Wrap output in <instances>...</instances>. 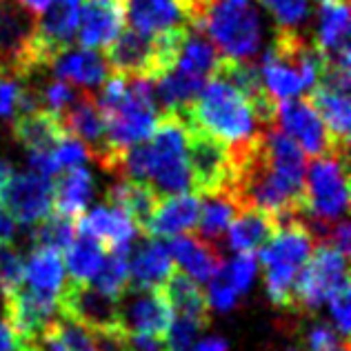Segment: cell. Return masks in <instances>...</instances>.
I'll use <instances>...</instances> for the list:
<instances>
[{
	"mask_svg": "<svg viewBox=\"0 0 351 351\" xmlns=\"http://www.w3.org/2000/svg\"><path fill=\"white\" fill-rule=\"evenodd\" d=\"M320 64L322 56L316 45L300 36L298 29L280 27L263 58L261 76L271 98L280 103L316 85Z\"/></svg>",
	"mask_w": 351,
	"mask_h": 351,
	"instance_id": "obj_1",
	"label": "cell"
},
{
	"mask_svg": "<svg viewBox=\"0 0 351 351\" xmlns=\"http://www.w3.org/2000/svg\"><path fill=\"white\" fill-rule=\"evenodd\" d=\"M313 238L300 216L278 223L271 240L261 249L265 291L274 307L293 311V285L313 252Z\"/></svg>",
	"mask_w": 351,
	"mask_h": 351,
	"instance_id": "obj_2",
	"label": "cell"
},
{
	"mask_svg": "<svg viewBox=\"0 0 351 351\" xmlns=\"http://www.w3.org/2000/svg\"><path fill=\"white\" fill-rule=\"evenodd\" d=\"M182 123H191L220 138L229 147L245 143L261 132V125L247 100L225 80L211 78L189 109L176 114Z\"/></svg>",
	"mask_w": 351,
	"mask_h": 351,
	"instance_id": "obj_3",
	"label": "cell"
},
{
	"mask_svg": "<svg viewBox=\"0 0 351 351\" xmlns=\"http://www.w3.org/2000/svg\"><path fill=\"white\" fill-rule=\"evenodd\" d=\"M147 145V182L158 196H176L191 191V173L184 147V123L169 112H162Z\"/></svg>",
	"mask_w": 351,
	"mask_h": 351,
	"instance_id": "obj_4",
	"label": "cell"
},
{
	"mask_svg": "<svg viewBox=\"0 0 351 351\" xmlns=\"http://www.w3.org/2000/svg\"><path fill=\"white\" fill-rule=\"evenodd\" d=\"M200 32L209 36L225 58L252 60L261 49V18L249 3L211 0L202 12Z\"/></svg>",
	"mask_w": 351,
	"mask_h": 351,
	"instance_id": "obj_5",
	"label": "cell"
},
{
	"mask_svg": "<svg viewBox=\"0 0 351 351\" xmlns=\"http://www.w3.org/2000/svg\"><path fill=\"white\" fill-rule=\"evenodd\" d=\"M349 285L347 256L338 249L318 245L313 247L309 261L304 263L293 285V313H313L338 289Z\"/></svg>",
	"mask_w": 351,
	"mask_h": 351,
	"instance_id": "obj_6",
	"label": "cell"
},
{
	"mask_svg": "<svg viewBox=\"0 0 351 351\" xmlns=\"http://www.w3.org/2000/svg\"><path fill=\"white\" fill-rule=\"evenodd\" d=\"M349 176L347 156L313 158L304 182V214L318 220L347 218Z\"/></svg>",
	"mask_w": 351,
	"mask_h": 351,
	"instance_id": "obj_7",
	"label": "cell"
},
{
	"mask_svg": "<svg viewBox=\"0 0 351 351\" xmlns=\"http://www.w3.org/2000/svg\"><path fill=\"white\" fill-rule=\"evenodd\" d=\"M184 147L191 173V189L202 196L225 193L232 182V154L229 145L205 129L184 123Z\"/></svg>",
	"mask_w": 351,
	"mask_h": 351,
	"instance_id": "obj_8",
	"label": "cell"
},
{
	"mask_svg": "<svg viewBox=\"0 0 351 351\" xmlns=\"http://www.w3.org/2000/svg\"><path fill=\"white\" fill-rule=\"evenodd\" d=\"M58 313L89 329L91 334H112L123 329L120 298L100 291L91 282H67L58 293Z\"/></svg>",
	"mask_w": 351,
	"mask_h": 351,
	"instance_id": "obj_9",
	"label": "cell"
},
{
	"mask_svg": "<svg viewBox=\"0 0 351 351\" xmlns=\"http://www.w3.org/2000/svg\"><path fill=\"white\" fill-rule=\"evenodd\" d=\"M36 16L23 9L16 0L0 5V69L18 80L32 76L29 45Z\"/></svg>",
	"mask_w": 351,
	"mask_h": 351,
	"instance_id": "obj_10",
	"label": "cell"
},
{
	"mask_svg": "<svg viewBox=\"0 0 351 351\" xmlns=\"http://www.w3.org/2000/svg\"><path fill=\"white\" fill-rule=\"evenodd\" d=\"M276 127L282 134H287L302 152H307L313 158H320V156H347L334 147L320 116L313 112L307 98L280 100L278 112H276Z\"/></svg>",
	"mask_w": 351,
	"mask_h": 351,
	"instance_id": "obj_11",
	"label": "cell"
},
{
	"mask_svg": "<svg viewBox=\"0 0 351 351\" xmlns=\"http://www.w3.org/2000/svg\"><path fill=\"white\" fill-rule=\"evenodd\" d=\"M3 318L16 329V334L34 345L45 327L58 318V295L40 293L21 285L3 298Z\"/></svg>",
	"mask_w": 351,
	"mask_h": 351,
	"instance_id": "obj_12",
	"label": "cell"
},
{
	"mask_svg": "<svg viewBox=\"0 0 351 351\" xmlns=\"http://www.w3.org/2000/svg\"><path fill=\"white\" fill-rule=\"evenodd\" d=\"M0 202L7 207L14 220L23 227H34L45 216L51 214L53 189L51 180L34 171L14 173L5 187Z\"/></svg>",
	"mask_w": 351,
	"mask_h": 351,
	"instance_id": "obj_13",
	"label": "cell"
},
{
	"mask_svg": "<svg viewBox=\"0 0 351 351\" xmlns=\"http://www.w3.org/2000/svg\"><path fill=\"white\" fill-rule=\"evenodd\" d=\"M107 69L112 76L120 78H141L156 82V56H154V36L138 29H123L116 40L107 47Z\"/></svg>",
	"mask_w": 351,
	"mask_h": 351,
	"instance_id": "obj_14",
	"label": "cell"
},
{
	"mask_svg": "<svg viewBox=\"0 0 351 351\" xmlns=\"http://www.w3.org/2000/svg\"><path fill=\"white\" fill-rule=\"evenodd\" d=\"M120 318H123V329L129 334L165 338L171 327L173 311L160 289L127 291L120 298Z\"/></svg>",
	"mask_w": 351,
	"mask_h": 351,
	"instance_id": "obj_15",
	"label": "cell"
},
{
	"mask_svg": "<svg viewBox=\"0 0 351 351\" xmlns=\"http://www.w3.org/2000/svg\"><path fill=\"white\" fill-rule=\"evenodd\" d=\"M316 49L325 62L349 69V0H318Z\"/></svg>",
	"mask_w": 351,
	"mask_h": 351,
	"instance_id": "obj_16",
	"label": "cell"
},
{
	"mask_svg": "<svg viewBox=\"0 0 351 351\" xmlns=\"http://www.w3.org/2000/svg\"><path fill=\"white\" fill-rule=\"evenodd\" d=\"M78 43L82 49H107L125 29L127 9L120 0H85L80 9Z\"/></svg>",
	"mask_w": 351,
	"mask_h": 351,
	"instance_id": "obj_17",
	"label": "cell"
},
{
	"mask_svg": "<svg viewBox=\"0 0 351 351\" xmlns=\"http://www.w3.org/2000/svg\"><path fill=\"white\" fill-rule=\"evenodd\" d=\"M129 289L127 291H156L169 278L176 265L162 245L156 238H145L138 245L129 247Z\"/></svg>",
	"mask_w": 351,
	"mask_h": 351,
	"instance_id": "obj_18",
	"label": "cell"
},
{
	"mask_svg": "<svg viewBox=\"0 0 351 351\" xmlns=\"http://www.w3.org/2000/svg\"><path fill=\"white\" fill-rule=\"evenodd\" d=\"M12 134L29 154H53L67 132L60 116L45 107H34L12 120Z\"/></svg>",
	"mask_w": 351,
	"mask_h": 351,
	"instance_id": "obj_19",
	"label": "cell"
},
{
	"mask_svg": "<svg viewBox=\"0 0 351 351\" xmlns=\"http://www.w3.org/2000/svg\"><path fill=\"white\" fill-rule=\"evenodd\" d=\"M167 252L173 265H178V269L191 276L196 282H209L211 276L223 265V258H220L223 252L207 240H202L198 234L173 236L167 245Z\"/></svg>",
	"mask_w": 351,
	"mask_h": 351,
	"instance_id": "obj_20",
	"label": "cell"
},
{
	"mask_svg": "<svg viewBox=\"0 0 351 351\" xmlns=\"http://www.w3.org/2000/svg\"><path fill=\"white\" fill-rule=\"evenodd\" d=\"M200 200L193 193H176L160 198L145 234L149 238H173L198 225Z\"/></svg>",
	"mask_w": 351,
	"mask_h": 351,
	"instance_id": "obj_21",
	"label": "cell"
},
{
	"mask_svg": "<svg viewBox=\"0 0 351 351\" xmlns=\"http://www.w3.org/2000/svg\"><path fill=\"white\" fill-rule=\"evenodd\" d=\"M307 103L313 107L325 125L331 143L338 152L347 154L349 147V129H351V105H349V94L345 91H334L320 85H313L309 94L304 96Z\"/></svg>",
	"mask_w": 351,
	"mask_h": 351,
	"instance_id": "obj_22",
	"label": "cell"
},
{
	"mask_svg": "<svg viewBox=\"0 0 351 351\" xmlns=\"http://www.w3.org/2000/svg\"><path fill=\"white\" fill-rule=\"evenodd\" d=\"M76 232L94 238L96 243L107 249H114L132 245L138 229L120 209L112 205H103L89 211V214H82L76 223Z\"/></svg>",
	"mask_w": 351,
	"mask_h": 351,
	"instance_id": "obj_23",
	"label": "cell"
},
{
	"mask_svg": "<svg viewBox=\"0 0 351 351\" xmlns=\"http://www.w3.org/2000/svg\"><path fill=\"white\" fill-rule=\"evenodd\" d=\"M160 196L149 182L118 178L112 187L107 189V205L120 209L123 214L136 225L138 232L145 234L147 225L158 207Z\"/></svg>",
	"mask_w": 351,
	"mask_h": 351,
	"instance_id": "obj_24",
	"label": "cell"
},
{
	"mask_svg": "<svg viewBox=\"0 0 351 351\" xmlns=\"http://www.w3.org/2000/svg\"><path fill=\"white\" fill-rule=\"evenodd\" d=\"M53 73L71 85L85 87H98L103 85L109 76L107 62L96 49H67L51 62Z\"/></svg>",
	"mask_w": 351,
	"mask_h": 351,
	"instance_id": "obj_25",
	"label": "cell"
},
{
	"mask_svg": "<svg viewBox=\"0 0 351 351\" xmlns=\"http://www.w3.org/2000/svg\"><path fill=\"white\" fill-rule=\"evenodd\" d=\"M278 220L258 209H240L229 225V247L238 254H254L269 243Z\"/></svg>",
	"mask_w": 351,
	"mask_h": 351,
	"instance_id": "obj_26",
	"label": "cell"
},
{
	"mask_svg": "<svg viewBox=\"0 0 351 351\" xmlns=\"http://www.w3.org/2000/svg\"><path fill=\"white\" fill-rule=\"evenodd\" d=\"M51 189L56 214L76 220L85 214L91 196H94V178L85 167H71L56 176V182H51Z\"/></svg>",
	"mask_w": 351,
	"mask_h": 351,
	"instance_id": "obj_27",
	"label": "cell"
},
{
	"mask_svg": "<svg viewBox=\"0 0 351 351\" xmlns=\"http://www.w3.org/2000/svg\"><path fill=\"white\" fill-rule=\"evenodd\" d=\"M160 293L165 295V300L171 307V311H176L178 316L184 318H193L202 322V325H209V304L202 289L198 287V282L187 276L184 271H180L178 267L171 271V276L165 285L160 287Z\"/></svg>",
	"mask_w": 351,
	"mask_h": 351,
	"instance_id": "obj_28",
	"label": "cell"
},
{
	"mask_svg": "<svg viewBox=\"0 0 351 351\" xmlns=\"http://www.w3.org/2000/svg\"><path fill=\"white\" fill-rule=\"evenodd\" d=\"M23 282L34 291L58 295L64 287V263L60 252L36 247L25 263Z\"/></svg>",
	"mask_w": 351,
	"mask_h": 351,
	"instance_id": "obj_29",
	"label": "cell"
},
{
	"mask_svg": "<svg viewBox=\"0 0 351 351\" xmlns=\"http://www.w3.org/2000/svg\"><path fill=\"white\" fill-rule=\"evenodd\" d=\"M34 347L38 351H100L96 334L62 316L45 327Z\"/></svg>",
	"mask_w": 351,
	"mask_h": 351,
	"instance_id": "obj_30",
	"label": "cell"
},
{
	"mask_svg": "<svg viewBox=\"0 0 351 351\" xmlns=\"http://www.w3.org/2000/svg\"><path fill=\"white\" fill-rule=\"evenodd\" d=\"M218 58H220L218 49L214 47V43L207 40L205 32L191 29L173 69H180L184 73H189V76H196L200 80L209 82L216 71Z\"/></svg>",
	"mask_w": 351,
	"mask_h": 351,
	"instance_id": "obj_31",
	"label": "cell"
},
{
	"mask_svg": "<svg viewBox=\"0 0 351 351\" xmlns=\"http://www.w3.org/2000/svg\"><path fill=\"white\" fill-rule=\"evenodd\" d=\"M236 214H238V209L227 193L207 196V202L205 205H200V214H198V225H196L198 236L223 252L220 240L225 238L227 229H229V225H232Z\"/></svg>",
	"mask_w": 351,
	"mask_h": 351,
	"instance_id": "obj_32",
	"label": "cell"
},
{
	"mask_svg": "<svg viewBox=\"0 0 351 351\" xmlns=\"http://www.w3.org/2000/svg\"><path fill=\"white\" fill-rule=\"evenodd\" d=\"M105 258V247L94 238L82 236L73 238L71 245L64 249V269L69 271L73 282H91L100 269Z\"/></svg>",
	"mask_w": 351,
	"mask_h": 351,
	"instance_id": "obj_33",
	"label": "cell"
},
{
	"mask_svg": "<svg viewBox=\"0 0 351 351\" xmlns=\"http://www.w3.org/2000/svg\"><path fill=\"white\" fill-rule=\"evenodd\" d=\"M129 247L109 249V256L103 258V265H100V269L94 276V287L114 295V298H123L129 289Z\"/></svg>",
	"mask_w": 351,
	"mask_h": 351,
	"instance_id": "obj_34",
	"label": "cell"
},
{
	"mask_svg": "<svg viewBox=\"0 0 351 351\" xmlns=\"http://www.w3.org/2000/svg\"><path fill=\"white\" fill-rule=\"evenodd\" d=\"M73 236H76V220L60 216V214H49L45 216L40 223L34 225V245L43 249H53V252H64Z\"/></svg>",
	"mask_w": 351,
	"mask_h": 351,
	"instance_id": "obj_35",
	"label": "cell"
},
{
	"mask_svg": "<svg viewBox=\"0 0 351 351\" xmlns=\"http://www.w3.org/2000/svg\"><path fill=\"white\" fill-rule=\"evenodd\" d=\"M295 334L300 336L298 345H302L304 351H349L347 338L340 336L336 327H331L322 320H311L307 329H295Z\"/></svg>",
	"mask_w": 351,
	"mask_h": 351,
	"instance_id": "obj_36",
	"label": "cell"
},
{
	"mask_svg": "<svg viewBox=\"0 0 351 351\" xmlns=\"http://www.w3.org/2000/svg\"><path fill=\"white\" fill-rule=\"evenodd\" d=\"M218 271L225 276L229 287H232L238 295H243L249 291V287H252V282L256 278L258 261L254 254H238L232 263L220 265Z\"/></svg>",
	"mask_w": 351,
	"mask_h": 351,
	"instance_id": "obj_37",
	"label": "cell"
},
{
	"mask_svg": "<svg viewBox=\"0 0 351 351\" xmlns=\"http://www.w3.org/2000/svg\"><path fill=\"white\" fill-rule=\"evenodd\" d=\"M25 263L9 245H0V295L12 293L23 285Z\"/></svg>",
	"mask_w": 351,
	"mask_h": 351,
	"instance_id": "obj_38",
	"label": "cell"
},
{
	"mask_svg": "<svg viewBox=\"0 0 351 351\" xmlns=\"http://www.w3.org/2000/svg\"><path fill=\"white\" fill-rule=\"evenodd\" d=\"M280 27L295 29L309 16V0H261Z\"/></svg>",
	"mask_w": 351,
	"mask_h": 351,
	"instance_id": "obj_39",
	"label": "cell"
},
{
	"mask_svg": "<svg viewBox=\"0 0 351 351\" xmlns=\"http://www.w3.org/2000/svg\"><path fill=\"white\" fill-rule=\"evenodd\" d=\"M205 327L207 325H202V322L193 320V318H184V316H178L176 320H171V327L167 331L169 349L171 351H193V345L198 343L200 331Z\"/></svg>",
	"mask_w": 351,
	"mask_h": 351,
	"instance_id": "obj_40",
	"label": "cell"
},
{
	"mask_svg": "<svg viewBox=\"0 0 351 351\" xmlns=\"http://www.w3.org/2000/svg\"><path fill=\"white\" fill-rule=\"evenodd\" d=\"M51 158H53V162L58 165V169L62 171V169H71V167H82L85 160L89 158V154L85 149V145L67 134L60 141V145L56 147V149H53Z\"/></svg>",
	"mask_w": 351,
	"mask_h": 351,
	"instance_id": "obj_41",
	"label": "cell"
},
{
	"mask_svg": "<svg viewBox=\"0 0 351 351\" xmlns=\"http://www.w3.org/2000/svg\"><path fill=\"white\" fill-rule=\"evenodd\" d=\"M78 94V87L71 85V82L64 80H53L51 85L45 87V91L40 94V105L45 109H49L53 114H60L64 107H67L73 98Z\"/></svg>",
	"mask_w": 351,
	"mask_h": 351,
	"instance_id": "obj_42",
	"label": "cell"
},
{
	"mask_svg": "<svg viewBox=\"0 0 351 351\" xmlns=\"http://www.w3.org/2000/svg\"><path fill=\"white\" fill-rule=\"evenodd\" d=\"M329 311H331V320H334V327L340 336H349V327H351V300H349V285L343 289H338L334 295L329 298Z\"/></svg>",
	"mask_w": 351,
	"mask_h": 351,
	"instance_id": "obj_43",
	"label": "cell"
},
{
	"mask_svg": "<svg viewBox=\"0 0 351 351\" xmlns=\"http://www.w3.org/2000/svg\"><path fill=\"white\" fill-rule=\"evenodd\" d=\"M29 343L18 336L5 318H0V351H25Z\"/></svg>",
	"mask_w": 351,
	"mask_h": 351,
	"instance_id": "obj_44",
	"label": "cell"
},
{
	"mask_svg": "<svg viewBox=\"0 0 351 351\" xmlns=\"http://www.w3.org/2000/svg\"><path fill=\"white\" fill-rule=\"evenodd\" d=\"M16 234H18V223L3 202H0V245H12L16 240Z\"/></svg>",
	"mask_w": 351,
	"mask_h": 351,
	"instance_id": "obj_45",
	"label": "cell"
},
{
	"mask_svg": "<svg viewBox=\"0 0 351 351\" xmlns=\"http://www.w3.org/2000/svg\"><path fill=\"white\" fill-rule=\"evenodd\" d=\"M193 351H229V343L220 336H209L202 338L193 345Z\"/></svg>",
	"mask_w": 351,
	"mask_h": 351,
	"instance_id": "obj_46",
	"label": "cell"
},
{
	"mask_svg": "<svg viewBox=\"0 0 351 351\" xmlns=\"http://www.w3.org/2000/svg\"><path fill=\"white\" fill-rule=\"evenodd\" d=\"M18 5H21L23 9H27L29 14H34L36 18H38L45 9H47V5L51 3V0H16Z\"/></svg>",
	"mask_w": 351,
	"mask_h": 351,
	"instance_id": "obj_47",
	"label": "cell"
},
{
	"mask_svg": "<svg viewBox=\"0 0 351 351\" xmlns=\"http://www.w3.org/2000/svg\"><path fill=\"white\" fill-rule=\"evenodd\" d=\"M12 176H14V169L9 167L5 160H0V196H3V191L9 184V180H12Z\"/></svg>",
	"mask_w": 351,
	"mask_h": 351,
	"instance_id": "obj_48",
	"label": "cell"
},
{
	"mask_svg": "<svg viewBox=\"0 0 351 351\" xmlns=\"http://www.w3.org/2000/svg\"><path fill=\"white\" fill-rule=\"evenodd\" d=\"M211 3V0H196V9H198V27L196 29H200V25H202V12H205V7ZM229 3H238V5H243V3H249V0H229Z\"/></svg>",
	"mask_w": 351,
	"mask_h": 351,
	"instance_id": "obj_49",
	"label": "cell"
},
{
	"mask_svg": "<svg viewBox=\"0 0 351 351\" xmlns=\"http://www.w3.org/2000/svg\"><path fill=\"white\" fill-rule=\"evenodd\" d=\"M280 351H304L300 345H287V347H282Z\"/></svg>",
	"mask_w": 351,
	"mask_h": 351,
	"instance_id": "obj_50",
	"label": "cell"
},
{
	"mask_svg": "<svg viewBox=\"0 0 351 351\" xmlns=\"http://www.w3.org/2000/svg\"><path fill=\"white\" fill-rule=\"evenodd\" d=\"M25 351H38V349H36V347H34V345H29V347H27V349H25Z\"/></svg>",
	"mask_w": 351,
	"mask_h": 351,
	"instance_id": "obj_51",
	"label": "cell"
}]
</instances>
